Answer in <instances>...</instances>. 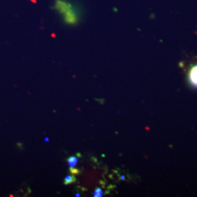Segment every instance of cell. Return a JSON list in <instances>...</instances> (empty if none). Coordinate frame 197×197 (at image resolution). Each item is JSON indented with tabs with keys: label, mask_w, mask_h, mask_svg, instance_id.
<instances>
[{
	"label": "cell",
	"mask_w": 197,
	"mask_h": 197,
	"mask_svg": "<svg viewBox=\"0 0 197 197\" xmlns=\"http://www.w3.org/2000/svg\"><path fill=\"white\" fill-rule=\"evenodd\" d=\"M103 195V191L100 188H98L95 190L93 193V196L94 197H101Z\"/></svg>",
	"instance_id": "cell-4"
},
{
	"label": "cell",
	"mask_w": 197,
	"mask_h": 197,
	"mask_svg": "<svg viewBox=\"0 0 197 197\" xmlns=\"http://www.w3.org/2000/svg\"><path fill=\"white\" fill-rule=\"evenodd\" d=\"M76 182V178L74 175H67L64 180V185H69Z\"/></svg>",
	"instance_id": "cell-3"
},
{
	"label": "cell",
	"mask_w": 197,
	"mask_h": 197,
	"mask_svg": "<svg viewBox=\"0 0 197 197\" xmlns=\"http://www.w3.org/2000/svg\"><path fill=\"white\" fill-rule=\"evenodd\" d=\"M125 179L124 176H123V175H122V176H121V179Z\"/></svg>",
	"instance_id": "cell-8"
},
{
	"label": "cell",
	"mask_w": 197,
	"mask_h": 197,
	"mask_svg": "<svg viewBox=\"0 0 197 197\" xmlns=\"http://www.w3.org/2000/svg\"><path fill=\"white\" fill-rule=\"evenodd\" d=\"M67 163L69 167H74L78 163V158L76 156H71L67 159Z\"/></svg>",
	"instance_id": "cell-2"
},
{
	"label": "cell",
	"mask_w": 197,
	"mask_h": 197,
	"mask_svg": "<svg viewBox=\"0 0 197 197\" xmlns=\"http://www.w3.org/2000/svg\"><path fill=\"white\" fill-rule=\"evenodd\" d=\"M44 141H45V142H48L50 141V139L48 138V137H45V140H44Z\"/></svg>",
	"instance_id": "cell-6"
},
{
	"label": "cell",
	"mask_w": 197,
	"mask_h": 197,
	"mask_svg": "<svg viewBox=\"0 0 197 197\" xmlns=\"http://www.w3.org/2000/svg\"><path fill=\"white\" fill-rule=\"evenodd\" d=\"M69 171L73 175H77L80 174V170L77 169H75L74 167H70L69 168Z\"/></svg>",
	"instance_id": "cell-5"
},
{
	"label": "cell",
	"mask_w": 197,
	"mask_h": 197,
	"mask_svg": "<svg viewBox=\"0 0 197 197\" xmlns=\"http://www.w3.org/2000/svg\"><path fill=\"white\" fill-rule=\"evenodd\" d=\"M75 196H76V197H80V193H76V195H75Z\"/></svg>",
	"instance_id": "cell-7"
},
{
	"label": "cell",
	"mask_w": 197,
	"mask_h": 197,
	"mask_svg": "<svg viewBox=\"0 0 197 197\" xmlns=\"http://www.w3.org/2000/svg\"><path fill=\"white\" fill-rule=\"evenodd\" d=\"M188 80L193 87L197 88V64L191 69L188 74Z\"/></svg>",
	"instance_id": "cell-1"
}]
</instances>
